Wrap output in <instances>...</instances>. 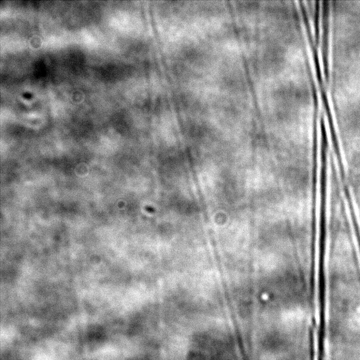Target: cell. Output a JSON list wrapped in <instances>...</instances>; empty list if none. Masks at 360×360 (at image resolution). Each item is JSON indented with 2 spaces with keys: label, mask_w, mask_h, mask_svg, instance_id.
<instances>
[{
  "label": "cell",
  "mask_w": 360,
  "mask_h": 360,
  "mask_svg": "<svg viewBox=\"0 0 360 360\" xmlns=\"http://www.w3.org/2000/svg\"><path fill=\"white\" fill-rule=\"evenodd\" d=\"M318 132H313L312 194H318Z\"/></svg>",
  "instance_id": "cell-1"
},
{
  "label": "cell",
  "mask_w": 360,
  "mask_h": 360,
  "mask_svg": "<svg viewBox=\"0 0 360 360\" xmlns=\"http://www.w3.org/2000/svg\"><path fill=\"white\" fill-rule=\"evenodd\" d=\"M261 243H260V244H261ZM260 244H259V245H260ZM259 245H258V246H259ZM258 246H257V247H258ZM257 247L255 248V249L257 248ZM251 254H252V253H251ZM252 255V254H250V255H249V258H250Z\"/></svg>",
  "instance_id": "cell-2"
}]
</instances>
